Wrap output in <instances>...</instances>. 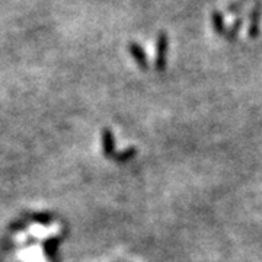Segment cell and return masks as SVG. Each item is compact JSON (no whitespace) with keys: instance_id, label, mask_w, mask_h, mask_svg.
I'll list each match as a JSON object with an SVG mask.
<instances>
[{"instance_id":"cell-1","label":"cell","mask_w":262,"mask_h":262,"mask_svg":"<svg viewBox=\"0 0 262 262\" xmlns=\"http://www.w3.org/2000/svg\"><path fill=\"white\" fill-rule=\"evenodd\" d=\"M261 18H262V0H255L252 12L249 16V28H248V35L249 38L259 37V29H261Z\"/></svg>"},{"instance_id":"cell-2","label":"cell","mask_w":262,"mask_h":262,"mask_svg":"<svg viewBox=\"0 0 262 262\" xmlns=\"http://www.w3.org/2000/svg\"><path fill=\"white\" fill-rule=\"evenodd\" d=\"M169 39L168 34L162 31L158 38V54H156V69L163 70L166 67V56H168Z\"/></svg>"},{"instance_id":"cell-3","label":"cell","mask_w":262,"mask_h":262,"mask_svg":"<svg viewBox=\"0 0 262 262\" xmlns=\"http://www.w3.org/2000/svg\"><path fill=\"white\" fill-rule=\"evenodd\" d=\"M211 24L217 35H226V22L223 18V13L220 10H213L211 12Z\"/></svg>"},{"instance_id":"cell-4","label":"cell","mask_w":262,"mask_h":262,"mask_svg":"<svg viewBox=\"0 0 262 262\" xmlns=\"http://www.w3.org/2000/svg\"><path fill=\"white\" fill-rule=\"evenodd\" d=\"M130 51L133 57L136 58V61L139 63V66H141L143 69H146L147 67V58H146V54H144V50L137 42H131Z\"/></svg>"},{"instance_id":"cell-5","label":"cell","mask_w":262,"mask_h":262,"mask_svg":"<svg viewBox=\"0 0 262 262\" xmlns=\"http://www.w3.org/2000/svg\"><path fill=\"white\" fill-rule=\"evenodd\" d=\"M244 22H245L244 16H237V18L234 19L233 24L230 25V28L226 31V38H227L229 41H233V39L237 38L239 32H241V29H242Z\"/></svg>"},{"instance_id":"cell-6","label":"cell","mask_w":262,"mask_h":262,"mask_svg":"<svg viewBox=\"0 0 262 262\" xmlns=\"http://www.w3.org/2000/svg\"><path fill=\"white\" fill-rule=\"evenodd\" d=\"M248 0H239V2H236L233 5H230L229 8H227V12H230V13H233V12H239V10L244 8V5L246 3Z\"/></svg>"}]
</instances>
